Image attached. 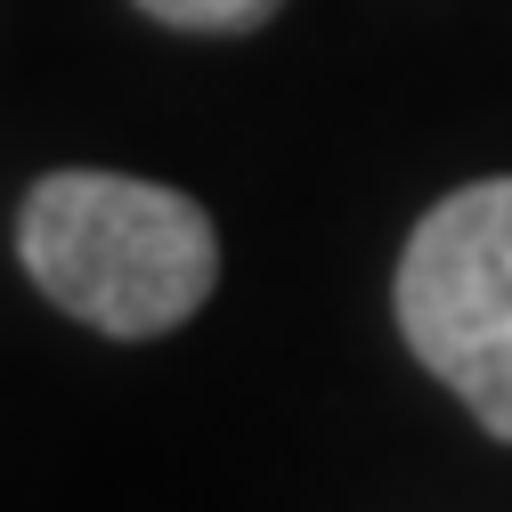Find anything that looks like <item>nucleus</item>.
Returning a JSON list of instances; mask_svg holds the SVG:
<instances>
[{"mask_svg": "<svg viewBox=\"0 0 512 512\" xmlns=\"http://www.w3.org/2000/svg\"><path fill=\"white\" fill-rule=\"evenodd\" d=\"M25 277L90 334L155 342L220 285V236L196 196L131 171H49L17 204Z\"/></svg>", "mask_w": 512, "mask_h": 512, "instance_id": "nucleus-1", "label": "nucleus"}, {"mask_svg": "<svg viewBox=\"0 0 512 512\" xmlns=\"http://www.w3.org/2000/svg\"><path fill=\"white\" fill-rule=\"evenodd\" d=\"M391 309L423 374L512 447V171L456 187L415 220Z\"/></svg>", "mask_w": 512, "mask_h": 512, "instance_id": "nucleus-2", "label": "nucleus"}, {"mask_svg": "<svg viewBox=\"0 0 512 512\" xmlns=\"http://www.w3.org/2000/svg\"><path fill=\"white\" fill-rule=\"evenodd\" d=\"M285 0H139V17L171 33H261Z\"/></svg>", "mask_w": 512, "mask_h": 512, "instance_id": "nucleus-3", "label": "nucleus"}]
</instances>
